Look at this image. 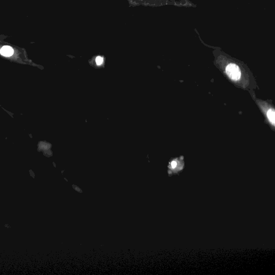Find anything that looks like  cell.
<instances>
[{
  "label": "cell",
  "mask_w": 275,
  "mask_h": 275,
  "mask_svg": "<svg viewBox=\"0 0 275 275\" xmlns=\"http://www.w3.org/2000/svg\"><path fill=\"white\" fill-rule=\"evenodd\" d=\"M226 71L228 76L233 80H238L241 77V71L236 64H229L226 67Z\"/></svg>",
  "instance_id": "1"
},
{
  "label": "cell",
  "mask_w": 275,
  "mask_h": 275,
  "mask_svg": "<svg viewBox=\"0 0 275 275\" xmlns=\"http://www.w3.org/2000/svg\"><path fill=\"white\" fill-rule=\"evenodd\" d=\"M0 53L5 57H10L13 54V50L10 46H5L2 47L0 50Z\"/></svg>",
  "instance_id": "2"
},
{
  "label": "cell",
  "mask_w": 275,
  "mask_h": 275,
  "mask_svg": "<svg viewBox=\"0 0 275 275\" xmlns=\"http://www.w3.org/2000/svg\"><path fill=\"white\" fill-rule=\"evenodd\" d=\"M268 117L273 125L275 124V111L273 109H270L268 111Z\"/></svg>",
  "instance_id": "3"
},
{
  "label": "cell",
  "mask_w": 275,
  "mask_h": 275,
  "mask_svg": "<svg viewBox=\"0 0 275 275\" xmlns=\"http://www.w3.org/2000/svg\"><path fill=\"white\" fill-rule=\"evenodd\" d=\"M96 62L97 65H101L103 62V58L100 56L97 57L96 59Z\"/></svg>",
  "instance_id": "4"
}]
</instances>
